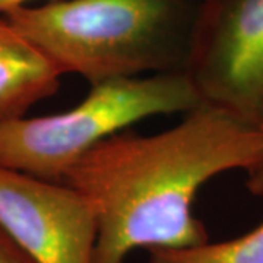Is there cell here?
<instances>
[{
	"mask_svg": "<svg viewBox=\"0 0 263 263\" xmlns=\"http://www.w3.org/2000/svg\"><path fill=\"white\" fill-rule=\"evenodd\" d=\"M263 130L206 103L155 135L117 132L89 149L63 183L88 197L98 218L94 263H126L136 249H176L209 240L193 202L208 181L249 171Z\"/></svg>",
	"mask_w": 263,
	"mask_h": 263,
	"instance_id": "1",
	"label": "cell"
},
{
	"mask_svg": "<svg viewBox=\"0 0 263 263\" xmlns=\"http://www.w3.org/2000/svg\"><path fill=\"white\" fill-rule=\"evenodd\" d=\"M5 16L63 75L91 85L183 69L173 0H53Z\"/></svg>",
	"mask_w": 263,
	"mask_h": 263,
	"instance_id": "2",
	"label": "cell"
},
{
	"mask_svg": "<svg viewBox=\"0 0 263 263\" xmlns=\"http://www.w3.org/2000/svg\"><path fill=\"white\" fill-rule=\"evenodd\" d=\"M202 103L183 69L91 85L62 113L0 122V165L63 181L97 143L158 114L187 113Z\"/></svg>",
	"mask_w": 263,
	"mask_h": 263,
	"instance_id": "3",
	"label": "cell"
},
{
	"mask_svg": "<svg viewBox=\"0 0 263 263\" xmlns=\"http://www.w3.org/2000/svg\"><path fill=\"white\" fill-rule=\"evenodd\" d=\"M183 70L202 103L259 124L263 0H205L189 31Z\"/></svg>",
	"mask_w": 263,
	"mask_h": 263,
	"instance_id": "4",
	"label": "cell"
},
{
	"mask_svg": "<svg viewBox=\"0 0 263 263\" xmlns=\"http://www.w3.org/2000/svg\"><path fill=\"white\" fill-rule=\"evenodd\" d=\"M0 227L37 263H94L97 211L63 181L0 165Z\"/></svg>",
	"mask_w": 263,
	"mask_h": 263,
	"instance_id": "5",
	"label": "cell"
},
{
	"mask_svg": "<svg viewBox=\"0 0 263 263\" xmlns=\"http://www.w3.org/2000/svg\"><path fill=\"white\" fill-rule=\"evenodd\" d=\"M63 73L0 13V122L54 95Z\"/></svg>",
	"mask_w": 263,
	"mask_h": 263,
	"instance_id": "6",
	"label": "cell"
},
{
	"mask_svg": "<svg viewBox=\"0 0 263 263\" xmlns=\"http://www.w3.org/2000/svg\"><path fill=\"white\" fill-rule=\"evenodd\" d=\"M148 263H263V221L249 233L226 241L151 249Z\"/></svg>",
	"mask_w": 263,
	"mask_h": 263,
	"instance_id": "7",
	"label": "cell"
},
{
	"mask_svg": "<svg viewBox=\"0 0 263 263\" xmlns=\"http://www.w3.org/2000/svg\"><path fill=\"white\" fill-rule=\"evenodd\" d=\"M0 263H37L0 227Z\"/></svg>",
	"mask_w": 263,
	"mask_h": 263,
	"instance_id": "8",
	"label": "cell"
},
{
	"mask_svg": "<svg viewBox=\"0 0 263 263\" xmlns=\"http://www.w3.org/2000/svg\"><path fill=\"white\" fill-rule=\"evenodd\" d=\"M263 130V116L260 122L257 124ZM247 179H246V187L254 196H263V154L260 160L254 164L249 171H246Z\"/></svg>",
	"mask_w": 263,
	"mask_h": 263,
	"instance_id": "9",
	"label": "cell"
},
{
	"mask_svg": "<svg viewBox=\"0 0 263 263\" xmlns=\"http://www.w3.org/2000/svg\"><path fill=\"white\" fill-rule=\"evenodd\" d=\"M31 0H0V13L6 15L21 6H27Z\"/></svg>",
	"mask_w": 263,
	"mask_h": 263,
	"instance_id": "10",
	"label": "cell"
}]
</instances>
